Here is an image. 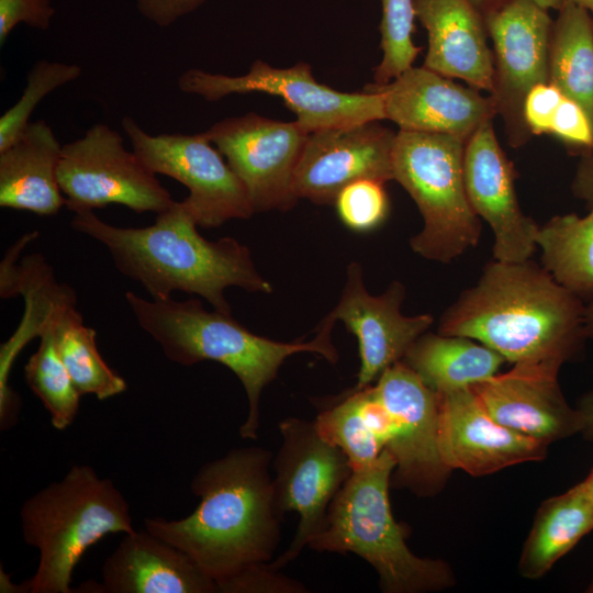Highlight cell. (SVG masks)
I'll return each mask as SVG.
<instances>
[{"instance_id": "16", "label": "cell", "mask_w": 593, "mask_h": 593, "mask_svg": "<svg viewBox=\"0 0 593 593\" xmlns=\"http://www.w3.org/2000/svg\"><path fill=\"white\" fill-rule=\"evenodd\" d=\"M404 298L405 288L400 281L391 282L379 295L370 294L360 265L356 261L348 265L339 301L326 317L335 323L342 321L357 337L360 368L354 389L373 384L385 369L404 358L434 323L430 314L403 315Z\"/></svg>"}, {"instance_id": "17", "label": "cell", "mask_w": 593, "mask_h": 593, "mask_svg": "<svg viewBox=\"0 0 593 593\" xmlns=\"http://www.w3.org/2000/svg\"><path fill=\"white\" fill-rule=\"evenodd\" d=\"M513 164L500 146L492 122L480 126L466 142L463 178L469 203L494 235L493 259L521 262L538 249L539 225L519 206Z\"/></svg>"}, {"instance_id": "11", "label": "cell", "mask_w": 593, "mask_h": 593, "mask_svg": "<svg viewBox=\"0 0 593 593\" xmlns=\"http://www.w3.org/2000/svg\"><path fill=\"white\" fill-rule=\"evenodd\" d=\"M121 124L133 152L152 172L168 176L189 190L183 203L198 226L219 227L254 214L243 182L204 132L152 135L131 116H124Z\"/></svg>"}, {"instance_id": "3", "label": "cell", "mask_w": 593, "mask_h": 593, "mask_svg": "<svg viewBox=\"0 0 593 593\" xmlns=\"http://www.w3.org/2000/svg\"><path fill=\"white\" fill-rule=\"evenodd\" d=\"M70 225L101 243L116 269L142 284L154 300L182 291L198 294L214 310L232 314L224 294L227 288L272 291L248 247L230 236L203 238L183 201H176L145 227H118L100 220L92 210L75 212Z\"/></svg>"}, {"instance_id": "38", "label": "cell", "mask_w": 593, "mask_h": 593, "mask_svg": "<svg viewBox=\"0 0 593 593\" xmlns=\"http://www.w3.org/2000/svg\"><path fill=\"white\" fill-rule=\"evenodd\" d=\"M141 14L158 26H169L205 0H135Z\"/></svg>"}, {"instance_id": "19", "label": "cell", "mask_w": 593, "mask_h": 593, "mask_svg": "<svg viewBox=\"0 0 593 593\" xmlns=\"http://www.w3.org/2000/svg\"><path fill=\"white\" fill-rule=\"evenodd\" d=\"M438 447L450 470L479 477L541 460L548 445L496 422L468 387L438 394Z\"/></svg>"}, {"instance_id": "32", "label": "cell", "mask_w": 593, "mask_h": 593, "mask_svg": "<svg viewBox=\"0 0 593 593\" xmlns=\"http://www.w3.org/2000/svg\"><path fill=\"white\" fill-rule=\"evenodd\" d=\"M382 59L373 72V83L384 85L413 67L421 47L413 43L415 9L413 0H381Z\"/></svg>"}, {"instance_id": "35", "label": "cell", "mask_w": 593, "mask_h": 593, "mask_svg": "<svg viewBox=\"0 0 593 593\" xmlns=\"http://www.w3.org/2000/svg\"><path fill=\"white\" fill-rule=\"evenodd\" d=\"M55 10L51 0H0V45L20 23L46 31Z\"/></svg>"}, {"instance_id": "2", "label": "cell", "mask_w": 593, "mask_h": 593, "mask_svg": "<svg viewBox=\"0 0 593 593\" xmlns=\"http://www.w3.org/2000/svg\"><path fill=\"white\" fill-rule=\"evenodd\" d=\"M584 310L542 265L493 259L444 312L437 333L471 338L514 365L562 367L588 340Z\"/></svg>"}, {"instance_id": "20", "label": "cell", "mask_w": 593, "mask_h": 593, "mask_svg": "<svg viewBox=\"0 0 593 593\" xmlns=\"http://www.w3.org/2000/svg\"><path fill=\"white\" fill-rule=\"evenodd\" d=\"M560 368L515 363L471 388L496 422L549 445L582 430L580 413L568 404L559 385Z\"/></svg>"}, {"instance_id": "30", "label": "cell", "mask_w": 593, "mask_h": 593, "mask_svg": "<svg viewBox=\"0 0 593 593\" xmlns=\"http://www.w3.org/2000/svg\"><path fill=\"white\" fill-rule=\"evenodd\" d=\"M38 337L40 345L24 367L25 381L49 413L52 425L64 430L76 418L81 395L56 350L52 332L45 328Z\"/></svg>"}, {"instance_id": "12", "label": "cell", "mask_w": 593, "mask_h": 593, "mask_svg": "<svg viewBox=\"0 0 593 593\" xmlns=\"http://www.w3.org/2000/svg\"><path fill=\"white\" fill-rule=\"evenodd\" d=\"M204 133L243 182L254 213L296 204L293 177L310 134L298 121L249 112L221 120Z\"/></svg>"}, {"instance_id": "15", "label": "cell", "mask_w": 593, "mask_h": 593, "mask_svg": "<svg viewBox=\"0 0 593 593\" xmlns=\"http://www.w3.org/2000/svg\"><path fill=\"white\" fill-rule=\"evenodd\" d=\"M395 135L377 121L311 132L293 177V193L331 204L347 184L360 179L394 180Z\"/></svg>"}, {"instance_id": "43", "label": "cell", "mask_w": 593, "mask_h": 593, "mask_svg": "<svg viewBox=\"0 0 593 593\" xmlns=\"http://www.w3.org/2000/svg\"><path fill=\"white\" fill-rule=\"evenodd\" d=\"M532 1L545 10H548V9L559 10L563 3V0H532Z\"/></svg>"}, {"instance_id": "40", "label": "cell", "mask_w": 593, "mask_h": 593, "mask_svg": "<svg viewBox=\"0 0 593 593\" xmlns=\"http://www.w3.org/2000/svg\"><path fill=\"white\" fill-rule=\"evenodd\" d=\"M575 409L582 419L581 433L586 438H593V389L580 398Z\"/></svg>"}, {"instance_id": "23", "label": "cell", "mask_w": 593, "mask_h": 593, "mask_svg": "<svg viewBox=\"0 0 593 593\" xmlns=\"http://www.w3.org/2000/svg\"><path fill=\"white\" fill-rule=\"evenodd\" d=\"M61 149L44 120L31 122L0 152V206L53 215L66 205L57 178Z\"/></svg>"}, {"instance_id": "10", "label": "cell", "mask_w": 593, "mask_h": 593, "mask_svg": "<svg viewBox=\"0 0 593 593\" xmlns=\"http://www.w3.org/2000/svg\"><path fill=\"white\" fill-rule=\"evenodd\" d=\"M66 208L71 212L122 204L136 213H161L176 201L123 137L103 123L63 145L57 169Z\"/></svg>"}, {"instance_id": "7", "label": "cell", "mask_w": 593, "mask_h": 593, "mask_svg": "<svg viewBox=\"0 0 593 593\" xmlns=\"http://www.w3.org/2000/svg\"><path fill=\"white\" fill-rule=\"evenodd\" d=\"M465 146L463 139L447 134L400 130L395 135L393 177L414 200L424 223L410 246L432 261H452L481 236V221L465 187Z\"/></svg>"}, {"instance_id": "4", "label": "cell", "mask_w": 593, "mask_h": 593, "mask_svg": "<svg viewBox=\"0 0 593 593\" xmlns=\"http://www.w3.org/2000/svg\"><path fill=\"white\" fill-rule=\"evenodd\" d=\"M125 300L137 324L170 361L192 366L212 360L238 378L248 400L247 417L239 427V435L246 439L257 438L261 393L288 357L315 353L331 363L338 360L332 342L335 322L326 316L312 340L284 343L254 334L232 314L205 310L197 298L148 300L128 291Z\"/></svg>"}, {"instance_id": "5", "label": "cell", "mask_w": 593, "mask_h": 593, "mask_svg": "<svg viewBox=\"0 0 593 593\" xmlns=\"http://www.w3.org/2000/svg\"><path fill=\"white\" fill-rule=\"evenodd\" d=\"M395 460L384 449L371 465L354 470L332 501L325 525L307 547L320 552H351L379 574L385 593H423L450 588L455 578L443 560L421 558L392 514L389 489Z\"/></svg>"}, {"instance_id": "24", "label": "cell", "mask_w": 593, "mask_h": 593, "mask_svg": "<svg viewBox=\"0 0 593 593\" xmlns=\"http://www.w3.org/2000/svg\"><path fill=\"white\" fill-rule=\"evenodd\" d=\"M402 361L440 394L495 376L506 360L471 338L426 332L415 340Z\"/></svg>"}, {"instance_id": "21", "label": "cell", "mask_w": 593, "mask_h": 593, "mask_svg": "<svg viewBox=\"0 0 593 593\" xmlns=\"http://www.w3.org/2000/svg\"><path fill=\"white\" fill-rule=\"evenodd\" d=\"M413 1L415 15L428 35L423 66L491 93L494 58L482 13L469 0Z\"/></svg>"}, {"instance_id": "36", "label": "cell", "mask_w": 593, "mask_h": 593, "mask_svg": "<svg viewBox=\"0 0 593 593\" xmlns=\"http://www.w3.org/2000/svg\"><path fill=\"white\" fill-rule=\"evenodd\" d=\"M550 133L584 154L593 148V127L586 113L566 96L558 105Z\"/></svg>"}, {"instance_id": "41", "label": "cell", "mask_w": 593, "mask_h": 593, "mask_svg": "<svg viewBox=\"0 0 593 593\" xmlns=\"http://www.w3.org/2000/svg\"><path fill=\"white\" fill-rule=\"evenodd\" d=\"M584 331L588 339H593V298L585 303Z\"/></svg>"}, {"instance_id": "8", "label": "cell", "mask_w": 593, "mask_h": 593, "mask_svg": "<svg viewBox=\"0 0 593 593\" xmlns=\"http://www.w3.org/2000/svg\"><path fill=\"white\" fill-rule=\"evenodd\" d=\"M282 444L272 459L273 494L279 514L296 512L300 521L289 548L270 567L293 561L323 529L329 505L354 469L347 455L328 441L315 421L280 422Z\"/></svg>"}, {"instance_id": "26", "label": "cell", "mask_w": 593, "mask_h": 593, "mask_svg": "<svg viewBox=\"0 0 593 593\" xmlns=\"http://www.w3.org/2000/svg\"><path fill=\"white\" fill-rule=\"evenodd\" d=\"M314 421L320 433L347 455L354 470L371 465L385 449L390 415L373 384L353 388Z\"/></svg>"}, {"instance_id": "1", "label": "cell", "mask_w": 593, "mask_h": 593, "mask_svg": "<svg viewBox=\"0 0 593 593\" xmlns=\"http://www.w3.org/2000/svg\"><path fill=\"white\" fill-rule=\"evenodd\" d=\"M264 447L231 449L206 462L191 481L200 503L187 517L144 518V527L186 552L216 584L272 561L280 542L279 514Z\"/></svg>"}, {"instance_id": "29", "label": "cell", "mask_w": 593, "mask_h": 593, "mask_svg": "<svg viewBox=\"0 0 593 593\" xmlns=\"http://www.w3.org/2000/svg\"><path fill=\"white\" fill-rule=\"evenodd\" d=\"M542 267L583 302L593 298V204L584 216L556 215L539 225Z\"/></svg>"}, {"instance_id": "34", "label": "cell", "mask_w": 593, "mask_h": 593, "mask_svg": "<svg viewBox=\"0 0 593 593\" xmlns=\"http://www.w3.org/2000/svg\"><path fill=\"white\" fill-rule=\"evenodd\" d=\"M222 593H303L306 588L269 563L251 566L217 586Z\"/></svg>"}, {"instance_id": "42", "label": "cell", "mask_w": 593, "mask_h": 593, "mask_svg": "<svg viewBox=\"0 0 593 593\" xmlns=\"http://www.w3.org/2000/svg\"><path fill=\"white\" fill-rule=\"evenodd\" d=\"M481 13L482 15L492 11L505 0H469Z\"/></svg>"}, {"instance_id": "33", "label": "cell", "mask_w": 593, "mask_h": 593, "mask_svg": "<svg viewBox=\"0 0 593 593\" xmlns=\"http://www.w3.org/2000/svg\"><path fill=\"white\" fill-rule=\"evenodd\" d=\"M334 204L343 224L358 233L381 226L390 210L384 183L374 179H360L347 184Z\"/></svg>"}, {"instance_id": "18", "label": "cell", "mask_w": 593, "mask_h": 593, "mask_svg": "<svg viewBox=\"0 0 593 593\" xmlns=\"http://www.w3.org/2000/svg\"><path fill=\"white\" fill-rule=\"evenodd\" d=\"M383 98L385 119L400 130L447 134L467 142L497 114L493 98L422 67H411L384 85L368 83Z\"/></svg>"}, {"instance_id": "44", "label": "cell", "mask_w": 593, "mask_h": 593, "mask_svg": "<svg viewBox=\"0 0 593 593\" xmlns=\"http://www.w3.org/2000/svg\"><path fill=\"white\" fill-rule=\"evenodd\" d=\"M574 3L590 12L593 19V0H563Z\"/></svg>"}, {"instance_id": "39", "label": "cell", "mask_w": 593, "mask_h": 593, "mask_svg": "<svg viewBox=\"0 0 593 593\" xmlns=\"http://www.w3.org/2000/svg\"><path fill=\"white\" fill-rule=\"evenodd\" d=\"M573 193L582 200L593 204V148L584 154L577 170L573 183Z\"/></svg>"}, {"instance_id": "14", "label": "cell", "mask_w": 593, "mask_h": 593, "mask_svg": "<svg viewBox=\"0 0 593 593\" xmlns=\"http://www.w3.org/2000/svg\"><path fill=\"white\" fill-rule=\"evenodd\" d=\"M392 418L393 435L385 449L395 460L391 484L418 496L440 491L450 469L438 447V394L402 360L373 383Z\"/></svg>"}, {"instance_id": "22", "label": "cell", "mask_w": 593, "mask_h": 593, "mask_svg": "<svg viewBox=\"0 0 593 593\" xmlns=\"http://www.w3.org/2000/svg\"><path fill=\"white\" fill-rule=\"evenodd\" d=\"M105 593H215V582L182 550L147 529L124 534L102 566Z\"/></svg>"}, {"instance_id": "28", "label": "cell", "mask_w": 593, "mask_h": 593, "mask_svg": "<svg viewBox=\"0 0 593 593\" xmlns=\"http://www.w3.org/2000/svg\"><path fill=\"white\" fill-rule=\"evenodd\" d=\"M558 11L549 44V83L575 101L593 127V19L568 1Z\"/></svg>"}, {"instance_id": "27", "label": "cell", "mask_w": 593, "mask_h": 593, "mask_svg": "<svg viewBox=\"0 0 593 593\" xmlns=\"http://www.w3.org/2000/svg\"><path fill=\"white\" fill-rule=\"evenodd\" d=\"M76 305V293L59 301L47 315L42 332H52L56 350L80 395L105 400L123 393L127 388L125 380L102 358L96 331L85 325Z\"/></svg>"}, {"instance_id": "31", "label": "cell", "mask_w": 593, "mask_h": 593, "mask_svg": "<svg viewBox=\"0 0 593 593\" xmlns=\"http://www.w3.org/2000/svg\"><path fill=\"white\" fill-rule=\"evenodd\" d=\"M80 76L81 68L76 64L37 60L27 72L21 97L0 118V152L23 134L31 123L32 113L47 94Z\"/></svg>"}, {"instance_id": "13", "label": "cell", "mask_w": 593, "mask_h": 593, "mask_svg": "<svg viewBox=\"0 0 593 593\" xmlns=\"http://www.w3.org/2000/svg\"><path fill=\"white\" fill-rule=\"evenodd\" d=\"M493 42L496 111L508 144L521 147L533 135L524 119V103L537 85L549 83V44L553 22L532 0H505L483 15Z\"/></svg>"}, {"instance_id": "45", "label": "cell", "mask_w": 593, "mask_h": 593, "mask_svg": "<svg viewBox=\"0 0 593 593\" xmlns=\"http://www.w3.org/2000/svg\"><path fill=\"white\" fill-rule=\"evenodd\" d=\"M583 482L585 484L588 494H589V496H590V499L592 501V504H593V469L588 474V477L583 480Z\"/></svg>"}, {"instance_id": "6", "label": "cell", "mask_w": 593, "mask_h": 593, "mask_svg": "<svg viewBox=\"0 0 593 593\" xmlns=\"http://www.w3.org/2000/svg\"><path fill=\"white\" fill-rule=\"evenodd\" d=\"M24 541L40 552L30 593H69L86 550L109 534L134 532L130 505L114 483L87 465L29 497L20 510Z\"/></svg>"}, {"instance_id": "9", "label": "cell", "mask_w": 593, "mask_h": 593, "mask_svg": "<svg viewBox=\"0 0 593 593\" xmlns=\"http://www.w3.org/2000/svg\"><path fill=\"white\" fill-rule=\"evenodd\" d=\"M178 88L206 101L235 93L277 96L309 133L385 119L383 98L377 92H343L315 80L311 66L298 63L275 68L258 59L242 76L212 74L198 68L182 72Z\"/></svg>"}, {"instance_id": "25", "label": "cell", "mask_w": 593, "mask_h": 593, "mask_svg": "<svg viewBox=\"0 0 593 593\" xmlns=\"http://www.w3.org/2000/svg\"><path fill=\"white\" fill-rule=\"evenodd\" d=\"M593 529V504L583 481L542 502L525 541L518 570L537 579Z\"/></svg>"}, {"instance_id": "46", "label": "cell", "mask_w": 593, "mask_h": 593, "mask_svg": "<svg viewBox=\"0 0 593 593\" xmlns=\"http://www.w3.org/2000/svg\"><path fill=\"white\" fill-rule=\"evenodd\" d=\"M588 592H592V593H593V583H592L591 586L589 588Z\"/></svg>"}, {"instance_id": "37", "label": "cell", "mask_w": 593, "mask_h": 593, "mask_svg": "<svg viewBox=\"0 0 593 593\" xmlns=\"http://www.w3.org/2000/svg\"><path fill=\"white\" fill-rule=\"evenodd\" d=\"M564 96L551 83L535 86L524 103V119L533 135L550 133L559 103Z\"/></svg>"}]
</instances>
